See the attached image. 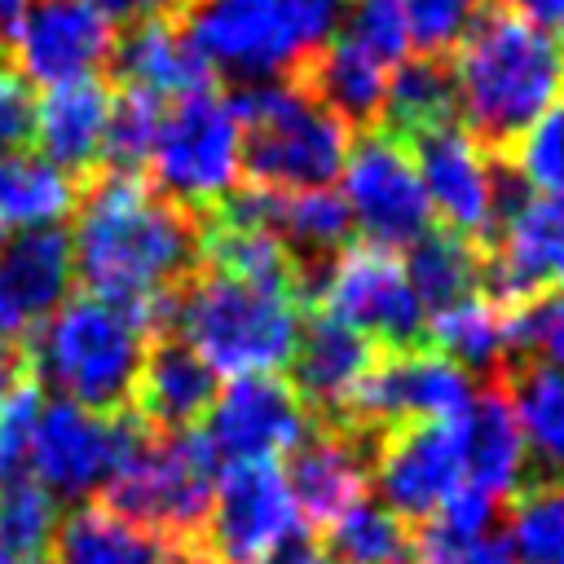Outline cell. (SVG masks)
<instances>
[{"mask_svg": "<svg viewBox=\"0 0 564 564\" xmlns=\"http://www.w3.org/2000/svg\"><path fill=\"white\" fill-rule=\"evenodd\" d=\"M70 256L88 295L128 308L150 335L172 322L176 282L198 264L203 234L194 212L163 198L150 181L106 172L75 203Z\"/></svg>", "mask_w": 564, "mask_h": 564, "instance_id": "obj_1", "label": "cell"}, {"mask_svg": "<svg viewBox=\"0 0 564 564\" xmlns=\"http://www.w3.org/2000/svg\"><path fill=\"white\" fill-rule=\"evenodd\" d=\"M449 75L463 128L494 159H507L516 141L551 106H560L564 48L560 40H551L546 26L489 4L454 44Z\"/></svg>", "mask_w": 564, "mask_h": 564, "instance_id": "obj_2", "label": "cell"}, {"mask_svg": "<svg viewBox=\"0 0 564 564\" xmlns=\"http://www.w3.org/2000/svg\"><path fill=\"white\" fill-rule=\"evenodd\" d=\"M145 330L141 322L101 300V295H70L31 335V366L57 401L119 414L137 397V379L145 366Z\"/></svg>", "mask_w": 564, "mask_h": 564, "instance_id": "obj_3", "label": "cell"}, {"mask_svg": "<svg viewBox=\"0 0 564 564\" xmlns=\"http://www.w3.org/2000/svg\"><path fill=\"white\" fill-rule=\"evenodd\" d=\"M352 0H194L185 35L207 70L242 84L308 66L348 18Z\"/></svg>", "mask_w": 564, "mask_h": 564, "instance_id": "obj_4", "label": "cell"}, {"mask_svg": "<svg viewBox=\"0 0 564 564\" xmlns=\"http://www.w3.org/2000/svg\"><path fill=\"white\" fill-rule=\"evenodd\" d=\"M181 344L194 348L216 379L278 375L300 339V300L286 286H251L225 273H203L176 295L172 313Z\"/></svg>", "mask_w": 564, "mask_h": 564, "instance_id": "obj_5", "label": "cell"}, {"mask_svg": "<svg viewBox=\"0 0 564 564\" xmlns=\"http://www.w3.org/2000/svg\"><path fill=\"white\" fill-rule=\"evenodd\" d=\"M234 115L247 141V176L269 189H317L330 185L348 159V123L326 110V101L282 75L242 84Z\"/></svg>", "mask_w": 564, "mask_h": 564, "instance_id": "obj_6", "label": "cell"}, {"mask_svg": "<svg viewBox=\"0 0 564 564\" xmlns=\"http://www.w3.org/2000/svg\"><path fill=\"white\" fill-rule=\"evenodd\" d=\"M216 458L207 454L203 436L189 432H145L137 427L132 445L123 449L106 494V507L154 529L172 546L203 542V524L216 494Z\"/></svg>", "mask_w": 564, "mask_h": 564, "instance_id": "obj_7", "label": "cell"}, {"mask_svg": "<svg viewBox=\"0 0 564 564\" xmlns=\"http://www.w3.org/2000/svg\"><path fill=\"white\" fill-rule=\"evenodd\" d=\"M145 167L154 176L150 185L176 207H220L247 176V141L234 101L212 88L176 97L163 110Z\"/></svg>", "mask_w": 564, "mask_h": 564, "instance_id": "obj_8", "label": "cell"}, {"mask_svg": "<svg viewBox=\"0 0 564 564\" xmlns=\"http://www.w3.org/2000/svg\"><path fill=\"white\" fill-rule=\"evenodd\" d=\"M485 286L502 308H524L564 286V189L520 194L498 163V229L485 251Z\"/></svg>", "mask_w": 564, "mask_h": 564, "instance_id": "obj_9", "label": "cell"}, {"mask_svg": "<svg viewBox=\"0 0 564 564\" xmlns=\"http://www.w3.org/2000/svg\"><path fill=\"white\" fill-rule=\"evenodd\" d=\"M335 181L348 220L352 229L366 234V242L388 251H410L423 234H432V207L414 154L397 132L375 128L361 141H352Z\"/></svg>", "mask_w": 564, "mask_h": 564, "instance_id": "obj_10", "label": "cell"}, {"mask_svg": "<svg viewBox=\"0 0 564 564\" xmlns=\"http://www.w3.org/2000/svg\"><path fill=\"white\" fill-rule=\"evenodd\" d=\"M317 295L322 313L339 317L344 326L361 330L370 344H383L388 352L419 348V339L427 335V308L419 304L405 278L401 256L388 247H339L322 269Z\"/></svg>", "mask_w": 564, "mask_h": 564, "instance_id": "obj_11", "label": "cell"}, {"mask_svg": "<svg viewBox=\"0 0 564 564\" xmlns=\"http://www.w3.org/2000/svg\"><path fill=\"white\" fill-rule=\"evenodd\" d=\"M476 401V383L463 366L427 348H397L375 357L361 388L348 401V423L361 436H379L401 423H441L463 419Z\"/></svg>", "mask_w": 564, "mask_h": 564, "instance_id": "obj_12", "label": "cell"}, {"mask_svg": "<svg viewBox=\"0 0 564 564\" xmlns=\"http://www.w3.org/2000/svg\"><path fill=\"white\" fill-rule=\"evenodd\" d=\"M132 436H137V423L119 414H97L70 401H48L40 405V419L31 432L26 471L57 502L79 507V502H93L110 485Z\"/></svg>", "mask_w": 564, "mask_h": 564, "instance_id": "obj_13", "label": "cell"}, {"mask_svg": "<svg viewBox=\"0 0 564 564\" xmlns=\"http://www.w3.org/2000/svg\"><path fill=\"white\" fill-rule=\"evenodd\" d=\"M194 432L203 436L216 467H247L286 458L313 427L291 383H282L278 375H247L229 379L216 392L212 410Z\"/></svg>", "mask_w": 564, "mask_h": 564, "instance_id": "obj_14", "label": "cell"}, {"mask_svg": "<svg viewBox=\"0 0 564 564\" xmlns=\"http://www.w3.org/2000/svg\"><path fill=\"white\" fill-rule=\"evenodd\" d=\"M291 542H304V516L286 489L278 463L225 467L216 476L203 546L225 564H256Z\"/></svg>", "mask_w": 564, "mask_h": 564, "instance_id": "obj_15", "label": "cell"}, {"mask_svg": "<svg viewBox=\"0 0 564 564\" xmlns=\"http://www.w3.org/2000/svg\"><path fill=\"white\" fill-rule=\"evenodd\" d=\"M115 22L93 0H26L9 18L13 70L44 88L97 79V70L115 62Z\"/></svg>", "mask_w": 564, "mask_h": 564, "instance_id": "obj_16", "label": "cell"}, {"mask_svg": "<svg viewBox=\"0 0 564 564\" xmlns=\"http://www.w3.org/2000/svg\"><path fill=\"white\" fill-rule=\"evenodd\" d=\"M370 480L392 516L423 524L454 489L467 485L463 419L401 423L370 441Z\"/></svg>", "mask_w": 564, "mask_h": 564, "instance_id": "obj_17", "label": "cell"}, {"mask_svg": "<svg viewBox=\"0 0 564 564\" xmlns=\"http://www.w3.org/2000/svg\"><path fill=\"white\" fill-rule=\"evenodd\" d=\"M432 216L467 242H489L498 229V159L463 128L441 123L405 141Z\"/></svg>", "mask_w": 564, "mask_h": 564, "instance_id": "obj_18", "label": "cell"}, {"mask_svg": "<svg viewBox=\"0 0 564 564\" xmlns=\"http://www.w3.org/2000/svg\"><path fill=\"white\" fill-rule=\"evenodd\" d=\"M286 489L304 516V524H330L348 507H357L370 489V441L357 427H322L308 432L286 454Z\"/></svg>", "mask_w": 564, "mask_h": 564, "instance_id": "obj_19", "label": "cell"}, {"mask_svg": "<svg viewBox=\"0 0 564 564\" xmlns=\"http://www.w3.org/2000/svg\"><path fill=\"white\" fill-rule=\"evenodd\" d=\"M494 383L516 414L524 441V471H533L538 489H564V366L511 352L498 366Z\"/></svg>", "mask_w": 564, "mask_h": 564, "instance_id": "obj_20", "label": "cell"}, {"mask_svg": "<svg viewBox=\"0 0 564 564\" xmlns=\"http://www.w3.org/2000/svg\"><path fill=\"white\" fill-rule=\"evenodd\" d=\"M291 388L304 401V410H322L344 419L352 392L361 388L366 370L375 366V344L344 326L330 313H317L308 322H300V339L291 352Z\"/></svg>", "mask_w": 564, "mask_h": 564, "instance_id": "obj_21", "label": "cell"}, {"mask_svg": "<svg viewBox=\"0 0 564 564\" xmlns=\"http://www.w3.org/2000/svg\"><path fill=\"white\" fill-rule=\"evenodd\" d=\"M106 119H110V88L101 79L53 84L35 101L31 141L48 163H57L75 176L101 159Z\"/></svg>", "mask_w": 564, "mask_h": 564, "instance_id": "obj_22", "label": "cell"}, {"mask_svg": "<svg viewBox=\"0 0 564 564\" xmlns=\"http://www.w3.org/2000/svg\"><path fill=\"white\" fill-rule=\"evenodd\" d=\"M216 370L185 348L181 339H163L145 352L141 379H137V405L141 419L154 432H189L203 423V414L216 401Z\"/></svg>", "mask_w": 564, "mask_h": 564, "instance_id": "obj_23", "label": "cell"}, {"mask_svg": "<svg viewBox=\"0 0 564 564\" xmlns=\"http://www.w3.org/2000/svg\"><path fill=\"white\" fill-rule=\"evenodd\" d=\"M115 66L128 88L150 93V97H189L212 88V70L189 44L185 26L154 18V22H132V31L115 44Z\"/></svg>", "mask_w": 564, "mask_h": 564, "instance_id": "obj_24", "label": "cell"}, {"mask_svg": "<svg viewBox=\"0 0 564 564\" xmlns=\"http://www.w3.org/2000/svg\"><path fill=\"white\" fill-rule=\"evenodd\" d=\"M53 564H163L172 542L110 511L106 502L70 507L53 529Z\"/></svg>", "mask_w": 564, "mask_h": 564, "instance_id": "obj_25", "label": "cell"}, {"mask_svg": "<svg viewBox=\"0 0 564 564\" xmlns=\"http://www.w3.org/2000/svg\"><path fill=\"white\" fill-rule=\"evenodd\" d=\"M463 458H467V485L485 489L489 498L520 494L524 480V441L516 427V414L502 397V388H485L471 410L463 414Z\"/></svg>", "mask_w": 564, "mask_h": 564, "instance_id": "obj_26", "label": "cell"}, {"mask_svg": "<svg viewBox=\"0 0 564 564\" xmlns=\"http://www.w3.org/2000/svg\"><path fill=\"white\" fill-rule=\"evenodd\" d=\"M0 273L18 304L26 308L31 326L44 322L62 300H70L75 286V256H70V234L57 229H22L4 238L0 247Z\"/></svg>", "mask_w": 564, "mask_h": 564, "instance_id": "obj_27", "label": "cell"}, {"mask_svg": "<svg viewBox=\"0 0 564 564\" xmlns=\"http://www.w3.org/2000/svg\"><path fill=\"white\" fill-rule=\"evenodd\" d=\"M79 189L75 176L48 163L40 150H9L0 154V225L4 229H57L75 216Z\"/></svg>", "mask_w": 564, "mask_h": 564, "instance_id": "obj_28", "label": "cell"}, {"mask_svg": "<svg viewBox=\"0 0 564 564\" xmlns=\"http://www.w3.org/2000/svg\"><path fill=\"white\" fill-rule=\"evenodd\" d=\"M388 75H392L388 62H379L375 53H366L361 44H352V40L339 31V35L313 57L308 88L326 101L330 115H339V119L352 128V123H375V119L383 115Z\"/></svg>", "mask_w": 564, "mask_h": 564, "instance_id": "obj_29", "label": "cell"}, {"mask_svg": "<svg viewBox=\"0 0 564 564\" xmlns=\"http://www.w3.org/2000/svg\"><path fill=\"white\" fill-rule=\"evenodd\" d=\"M427 335L436 339L441 357H449L467 375L471 370L498 375V366L511 357V313L494 295H480V291L436 308L427 317Z\"/></svg>", "mask_w": 564, "mask_h": 564, "instance_id": "obj_30", "label": "cell"}, {"mask_svg": "<svg viewBox=\"0 0 564 564\" xmlns=\"http://www.w3.org/2000/svg\"><path fill=\"white\" fill-rule=\"evenodd\" d=\"M405 264V278L419 295V304L427 308V317L454 300H467L485 286V251L480 242H467L449 229H432L423 234L410 256L401 260Z\"/></svg>", "mask_w": 564, "mask_h": 564, "instance_id": "obj_31", "label": "cell"}, {"mask_svg": "<svg viewBox=\"0 0 564 564\" xmlns=\"http://www.w3.org/2000/svg\"><path fill=\"white\" fill-rule=\"evenodd\" d=\"M454 75H449V57H401L388 75V101H383V119L392 123L388 132H397L401 141L454 123Z\"/></svg>", "mask_w": 564, "mask_h": 564, "instance_id": "obj_32", "label": "cell"}, {"mask_svg": "<svg viewBox=\"0 0 564 564\" xmlns=\"http://www.w3.org/2000/svg\"><path fill=\"white\" fill-rule=\"evenodd\" d=\"M326 555L335 564H414V533L401 516H392L383 502L361 498L344 516L326 524L322 538Z\"/></svg>", "mask_w": 564, "mask_h": 564, "instance_id": "obj_33", "label": "cell"}, {"mask_svg": "<svg viewBox=\"0 0 564 564\" xmlns=\"http://www.w3.org/2000/svg\"><path fill=\"white\" fill-rule=\"evenodd\" d=\"M212 273L251 282V286H286L295 291V251L256 225H220L207 242Z\"/></svg>", "mask_w": 564, "mask_h": 564, "instance_id": "obj_34", "label": "cell"}, {"mask_svg": "<svg viewBox=\"0 0 564 564\" xmlns=\"http://www.w3.org/2000/svg\"><path fill=\"white\" fill-rule=\"evenodd\" d=\"M57 520H62L57 498L44 485H35L31 476H18V480L0 485V546L9 555L40 560L53 542Z\"/></svg>", "mask_w": 564, "mask_h": 564, "instance_id": "obj_35", "label": "cell"}, {"mask_svg": "<svg viewBox=\"0 0 564 564\" xmlns=\"http://www.w3.org/2000/svg\"><path fill=\"white\" fill-rule=\"evenodd\" d=\"M163 123V101L137 88H123L119 97H110V119H106V141H101V159L110 163V172H132L150 163L154 137Z\"/></svg>", "mask_w": 564, "mask_h": 564, "instance_id": "obj_36", "label": "cell"}, {"mask_svg": "<svg viewBox=\"0 0 564 564\" xmlns=\"http://www.w3.org/2000/svg\"><path fill=\"white\" fill-rule=\"evenodd\" d=\"M507 542L524 564H564V489L529 485L516 494Z\"/></svg>", "mask_w": 564, "mask_h": 564, "instance_id": "obj_37", "label": "cell"}, {"mask_svg": "<svg viewBox=\"0 0 564 564\" xmlns=\"http://www.w3.org/2000/svg\"><path fill=\"white\" fill-rule=\"evenodd\" d=\"M516 181H524L533 194H560L564 189V101L551 106L502 159Z\"/></svg>", "mask_w": 564, "mask_h": 564, "instance_id": "obj_38", "label": "cell"}, {"mask_svg": "<svg viewBox=\"0 0 564 564\" xmlns=\"http://www.w3.org/2000/svg\"><path fill=\"white\" fill-rule=\"evenodd\" d=\"M392 4L405 22L410 48L423 57H449L463 31L480 13V0H392Z\"/></svg>", "mask_w": 564, "mask_h": 564, "instance_id": "obj_39", "label": "cell"}, {"mask_svg": "<svg viewBox=\"0 0 564 564\" xmlns=\"http://www.w3.org/2000/svg\"><path fill=\"white\" fill-rule=\"evenodd\" d=\"M344 35L388 66H397L410 53V35H405V22L392 0H352L348 18H344Z\"/></svg>", "mask_w": 564, "mask_h": 564, "instance_id": "obj_40", "label": "cell"}, {"mask_svg": "<svg viewBox=\"0 0 564 564\" xmlns=\"http://www.w3.org/2000/svg\"><path fill=\"white\" fill-rule=\"evenodd\" d=\"M40 388L35 383H18L4 401H0V485L26 476V454H31V432L40 419Z\"/></svg>", "mask_w": 564, "mask_h": 564, "instance_id": "obj_41", "label": "cell"}, {"mask_svg": "<svg viewBox=\"0 0 564 564\" xmlns=\"http://www.w3.org/2000/svg\"><path fill=\"white\" fill-rule=\"evenodd\" d=\"M31 115L35 101L26 93V79L13 66H0V154L22 150L31 141Z\"/></svg>", "mask_w": 564, "mask_h": 564, "instance_id": "obj_42", "label": "cell"}, {"mask_svg": "<svg viewBox=\"0 0 564 564\" xmlns=\"http://www.w3.org/2000/svg\"><path fill=\"white\" fill-rule=\"evenodd\" d=\"M414 564H516V551L507 533H480L467 542H445V546H414Z\"/></svg>", "mask_w": 564, "mask_h": 564, "instance_id": "obj_43", "label": "cell"}, {"mask_svg": "<svg viewBox=\"0 0 564 564\" xmlns=\"http://www.w3.org/2000/svg\"><path fill=\"white\" fill-rule=\"evenodd\" d=\"M110 22L128 18V22H154V18H172L181 9H189L194 0H93Z\"/></svg>", "mask_w": 564, "mask_h": 564, "instance_id": "obj_44", "label": "cell"}, {"mask_svg": "<svg viewBox=\"0 0 564 564\" xmlns=\"http://www.w3.org/2000/svg\"><path fill=\"white\" fill-rule=\"evenodd\" d=\"M26 330H31V317H26V308L18 304V295L9 291L4 273H0V348H9L13 339H22Z\"/></svg>", "mask_w": 564, "mask_h": 564, "instance_id": "obj_45", "label": "cell"}, {"mask_svg": "<svg viewBox=\"0 0 564 564\" xmlns=\"http://www.w3.org/2000/svg\"><path fill=\"white\" fill-rule=\"evenodd\" d=\"M498 9H511L538 26H560L564 22V0H498Z\"/></svg>", "mask_w": 564, "mask_h": 564, "instance_id": "obj_46", "label": "cell"}, {"mask_svg": "<svg viewBox=\"0 0 564 564\" xmlns=\"http://www.w3.org/2000/svg\"><path fill=\"white\" fill-rule=\"evenodd\" d=\"M163 564H225L216 551H207L203 542H181V546H172L167 551V560Z\"/></svg>", "mask_w": 564, "mask_h": 564, "instance_id": "obj_47", "label": "cell"}, {"mask_svg": "<svg viewBox=\"0 0 564 564\" xmlns=\"http://www.w3.org/2000/svg\"><path fill=\"white\" fill-rule=\"evenodd\" d=\"M13 388H18V366H13V357L0 348V401H4Z\"/></svg>", "mask_w": 564, "mask_h": 564, "instance_id": "obj_48", "label": "cell"}, {"mask_svg": "<svg viewBox=\"0 0 564 564\" xmlns=\"http://www.w3.org/2000/svg\"><path fill=\"white\" fill-rule=\"evenodd\" d=\"M295 564H335V560H330V555H326V551H313V546H304V551H300V560H295Z\"/></svg>", "mask_w": 564, "mask_h": 564, "instance_id": "obj_49", "label": "cell"}, {"mask_svg": "<svg viewBox=\"0 0 564 564\" xmlns=\"http://www.w3.org/2000/svg\"><path fill=\"white\" fill-rule=\"evenodd\" d=\"M22 4H26V0H0V18H4V22H9V18H13V13H18V9H22Z\"/></svg>", "mask_w": 564, "mask_h": 564, "instance_id": "obj_50", "label": "cell"}, {"mask_svg": "<svg viewBox=\"0 0 564 564\" xmlns=\"http://www.w3.org/2000/svg\"><path fill=\"white\" fill-rule=\"evenodd\" d=\"M0 564H44V560H22V555H9V551L0 546Z\"/></svg>", "mask_w": 564, "mask_h": 564, "instance_id": "obj_51", "label": "cell"}, {"mask_svg": "<svg viewBox=\"0 0 564 564\" xmlns=\"http://www.w3.org/2000/svg\"><path fill=\"white\" fill-rule=\"evenodd\" d=\"M555 31H560V48H564V22H560V26H555Z\"/></svg>", "mask_w": 564, "mask_h": 564, "instance_id": "obj_52", "label": "cell"}, {"mask_svg": "<svg viewBox=\"0 0 564 564\" xmlns=\"http://www.w3.org/2000/svg\"><path fill=\"white\" fill-rule=\"evenodd\" d=\"M0 247H4V225H0Z\"/></svg>", "mask_w": 564, "mask_h": 564, "instance_id": "obj_53", "label": "cell"}]
</instances>
